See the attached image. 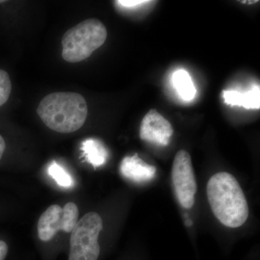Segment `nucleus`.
<instances>
[{"instance_id":"obj_1","label":"nucleus","mask_w":260,"mask_h":260,"mask_svg":"<svg viewBox=\"0 0 260 260\" xmlns=\"http://www.w3.org/2000/svg\"><path fill=\"white\" fill-rule=\"evenodd\" d=\"M207 195L214 215L223 225L236 229L246 223L249 206L240 184L232 174L219 172L212 176Z\"/></svg>"},{"instance_id":"obj_2","label":"nucleus","mask_w":260,"mask_h":260,"mask_svg":"<svg viewBox=\"0 0 260 260\" xmlns=\"http://www.w3.org/2000/svg\"><path fill=\"white\" fill-rule=\"evenodd\" d=\"M37 114L49 129L67 134L83 126L88 116V106L79 93L56 92L41 101Z\"/></svg>"},{"instance_id":"obj_3","label":"nucleus","mask_w":260,"mask_h":260,"mask_svg":"<svg viewBox=\"0 0 260 260\" xmlns=\"http://www.w3.org/2000/svg\"><path fill=\"white\" fill-rule=\"evenodd\" d=\"M107 38L105 25L97 19H88L65 32L61 39L62 57L70 63L88 59Z\"/></svg>"},{"instance_id":"obj_4","label":"nucleus","mask_w":260,"mask_h":260,"mask_svg":"<svg viewBox=\"0 0 260 260\" xmlns=\"http://www.w3.org/2000/svg\"><path fill=\"white\" fill-rule=\"evenodd\" d=\"M103 229L102 217L95 212L85 214L78 220L70 241L68 260H99L102 247L99 242Z\"/></svg>"},{"instance_id":"obj_5","label":"nucleus","mask_w":260,"mask_h":260,"mask_svg":"<svg viewBox=\"0 0 260 260\" xmlns=\"http://www.w3.org/2000/svg\"><path fill=\"white\" fill-rule=\"evenodd\" d=\"M79 210L74 203L63 208L52 205L41 215L38 222V235L42 242H50L59 232L71 233L78 221Z\"/></svg>"},{"instance_id":"obj_6","label":"nucleus","mask_w":260,"mask_h":260,"mask_svg":"<svg viewBox=\"0 0 260 260\" xmlns=\"http://www.w3.org/2000/svg\"><path fill=\"white\" fill-rule=\"evenodd\" d=\"M172 179L179 204L185 209H190L194 205L198 185L191 156L186 150H179L174 157Z\"/></svg>"},{"instance_id":"obj_7","label":"nucleus","mask_w":260,"mask_h":260,"mask_svg":"<svg viewBox=\"0 0 260 260\" xmlns=\"http://www.w3.org/2000/svg\"><path fill=\"white\" fill-rule=\"evenodd\" d=\"M173 133L174 129L171 123L155 109L147 113L140 125L141 140L161 146L169 144Z\"/></svg>"},{"instance_id":"obj_8","label":"nucleus","mask_w":260,"mask_h":260,"mask_svg":"<svg viewBox=\"0 0 260 260\" xmlns=\"http://www.w3.org/2000/svg\"><path fill=\"white\" fill-rule=\"evenodd\" d=\"M119 170L123 177L137 183L152 180L156 173L155 167L142 160L138 154L123 158Z\"/></svg>"},{"instance_id":"obj_9","label":"nucleus","mask_w":260,"mask_h":260,"mask_svg":"<svg viewBox=\"0 0 260 260\" xmlns=\"http://www.w3.org/2000/svg\"><path fill=\"white\" fill-rule=\"evenodd\" d=\"M223 98L228 105L239 106L246 109H259L260 107V88L256 85L246 92L223 90Z\"/></svg>"},{"instance_id":"obj_10","label":"nucleus","mask_w":260,"mask_h":260,"mask_svg":"<svg viewBox=\"0 0 260 260\" xmlns=\"http://www.w3.org/2000/svg\"><path fill=\"white\" fill-rule=\"evenodd\" d=\"M83 156L93 167H102L107 162L109 153L105 145L99 140L90 138L82 143Z\"/></svg>"},{"instance_id":"obj_11","label":"nucleus","mask_w":260,"mask_h":260,"mask_svg":"<svg viewBox=\"0 0 260 260\" xmlns=\"http://www.w3.org/2000/svg\"><path fill=\"white\" fill-rule=\"evenodd\" d=\"M173 85L183 100L189 102L194 99L196 88L190 75L184 70H179L173 75Z\"/></svg>"},{"instance_id":"obj_12","label":"nucleus","mask_w":260,"mask_h":260,"mask_svg":"<svg viewBox=\"0 0 260 260\" xmlns=\"http://www.w3.org/2000/svg\"><path fill=\"white\" fill-rule=\"evenodd\" d=\"M48 174L54 181L58 185L62 187L70 188L74 186V180L70 175L69 173L59 165L56 161L51 162L48 167Z\"/></svg>"},{"instance_id":"obj_13","label":"nucleus","mask_w":260,"mask_h":260,"mask_svg":"<svg viewBox=\"0 0 260 260\" xmlns=\"http://www.w3.org/2000/svg\"><path fill=\"white\" fill-rule=\"evenodd\" d=\"M13 90V84L9 73L0 68V108L4 107L9 101Z\"/></svg>"},{"instance_id":"obj_14","label":"nucleus","mask_w":260,"mask_h":260,"mask_svg":"<svg viewBox=\"0 0 260 260\" xmlns=\"http://www.w3.org/2000/svg\"><path fill=\"white\" fill-rule=\"evenodd\" d=\"M116 3L124 8H130L147 4V3H151V1H148H148L147 0H119Z\"/></svg>"},{"instance_id":"obj_15","label":"nucleus","mask_w":260,"mask_h":260,"mask_svg":"<svg viewBox=\"0 0 260 260\" xmlns=\"http://www.w3.org/2000/svg\"><path fill=\"white\" fill-rule=\"evenodd\" d=\"M8 254V246L4 241L0 240V260L6 259Z\"/></svg>"},{"instance_id":"obj_16","label":"nucleus","mask_w":260,"mask_h":260,"mask_svg":"<svg viewBox=\"0 0 260 260\" xmlns=\"http://www.w3.org/2000/svg\"><path fill=\"white\" fill-rule=\"evenodd\" d=\"M6 142L3 138V135L0 134V160L4 155L5 150H6Z\"/></svg>"},{"instance_id":"obj_17","label":"nucleus","mask_w":260,"mask_h":260,"mask_svg":"<svg viewBox=\"0 0 260 260\" xmlns=\"http://www.w3.org/2000/svg\"><path fill=\"white\" fill-rule=\"evenodd\" d=\"M241 3H249V4H254V3H259V1H257V0H254V1H241Z\"/></svg>"}]
</instances>
